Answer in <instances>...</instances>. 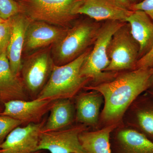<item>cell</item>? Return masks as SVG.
<instances>
[{
  "label": "cell",
  "instance_id": "1",
  "mask_svg": "<svg viewBox=\"0 0 153 153\" xmlns=\"http://www.w3.org/2000/svg\"><path fill=\"white\" fill-rule=\"evenodd\" d=\"M153 84V66L140 67L117 74L112 80L85 86L88 90L101 93L104 100L102 120L111 124L117 123L129 105Z\"/></svg>",
  "mask_w": 153,
  "mask_h": 153
},
{
  "label": "cell",
  "instance_id": "2",
  "mask_svg": "<svg viewBox=\"0 0 153 153\" xmlns=\"http://www.w3.org/2000/svg\"><path fill=\"white\" fill-rule=\"evenodd\" d=\"M91 48L70 63L54 65L48 81L36 98L55 101L74 97L91 79L80 74V69Z\"/></svg>",
  "mask_w": 153,
  "mask_h": 153
},
{
  "label": "cell",
  "instance_id": "3",
  "mask_svg": "<svg viewBox=\"0 0 153 153\" xmlns=\"http://www.w3.org/2000/svg\"><path fill=\"white\" fill-rule=\"evenodd\" d=\"M101 25L95 21L82 20L68 28L62 38L52 46L55 65H65L86 52L94 44Z\"/></svg>",
  "mask_w": 153,
  "mask_h": 153
},
{
  "label": "cell",
  "instance_id": "4",
  "mask_svg": "<svg viewBox=\"0 0 153 153\" xmlns=\"http://www.w3.org/2000/svg\"><path fill=\"white\" fill-rule=\"evenodd\" d=\"M84 0H19L21 13L31 21L68 28Z\"/></svg>",
  "mask_w": 153,
  "mask_h": 153
},
{
  "label": "cell",
  "instance_id": "5",
  "mask_svg": "<svg viewBox=\"0 0 153 153\" xmlns=\"http://www.w3.org/2000/svg\"><path fill=\"white\" fill-rule=\"evenodd\" d=\"M125 23L107 21L102 24L93 48L80 69L81 76L90 79L94 85L111 81L117 75V72L104 71L109 63L107 51L113 35Z\"/></svg>",
  "mask_w": 153,
  "mask_h": 153
},
{
  "label": "cell",
  "instance_id": "6",
  "mask_svg": "<svg viewBox=\"0 0 153 153\" xmlns=\"http://www.w3.org/2000/svg\"><path fill=\"white\" fill-rule=\"evenodd\" d=\"M139 51L129 25L126 22L115 32L110 41L107 51L109 63L104 71L118 72L136 69Z\"/></svg>",
  "mask_w": 153,
  "mask_h": 153
},
{
  "label": "cell",
  "instance_id": "7",
  "mask_svg": "<svg viewBox=\"0 0 153 153\" xmlns=\"http://www.w3.org/2000/svg\"><path fill=\"white\" fill-rule=\"evenodd\" d=\"M50 47L33 52L22 62L20 76L27 91L35 98L47 83L55 65Z\"/></svg>",
  "mask_w": 153,
  "mask_h": 153
},
{
  "label": "cell",
  "instance_id": "8",
  "mask_svg": "<svg viewBox=\"0 0 153 153\" xmlns=\"http://www.w3.org/2000/svg\"><path fill=\"white\" fill-rule=\"evenodd\" d=\"M87 126L79 123L59 130L41 132L38 150H47L50 153H86L79 136L82 131L87 130Z\"/></svg>",
  "mask_w": 153,
  "mask_h": 153
},
{
  "label": "cell",
  "instance_id": "9",
  "mask_svg": "<svg viewBox=\"0 0 153 153\" xmlns=\"http://www.w3.org/2000/svg\"><path fill=\"white\" fill-rule=\"evenodd\" d=\"M47 120L14 129L0 145V153H37L40 136Z\"/></svg>",
  "mask_w": 153,
  "mask_h": 153
},
{
  "label": "cell",
  "instance_id": "10",
  "mask_svg": "<svg viewBox=\"0 0 153 153\" xmlns=\"http://www.w3.org/2000/svg\"><path fill=\"white\" fill-rule=\"evenodd\" d=\"M68 28L31 21L26 30L23 52H34L52 46L62 38Z\"/></svg>",
  "mask_w": 153,
  "mask_h": 153
},
{
  "label": "cell",
  "instance_id": "11",
  "mask_svg": "<svg viewBox=\"0 0 153 153\" xmlns=\"http://www.w3.org/2000/svg\"><path fill=\"white\" fill-rule=\"evenodd\" d=\"M54 101L37 98L32 100H11L4 104L0 115L13 118L26 125L39 123L44 115L49 111Z\"/></svg>",
  "mask_w": 153,
  "mask_h": 153
},
{
  "label": "cell",
  "instance_id": "12",
  "mask_svg": "<svg viewBox=\"0 0 153 153\" xmlns=\"http://www.w3.org/2000/svg\"><path fill=\"white\" fill-rule=\"evenodd\" d=\"M11 36L7 55L11 70L15 75L20 76L25 34L31 20L21 13L11 17Z\"/></svg>",
  "mask_w": 153,
  "mask_h": 153
},
{
  "label": "cell",
  "instance_id": "13",
  "mask_svg": "<svg viewBox=\"0 0 153 153\" xmlns=\"http://www.w3.org/2000/svg\"><path fill=\"white\" fill-rule=\"evenodd\" d=\"M132 10L112 0H84L77 14L86 15L96 22L115 21L126 22Z\"/></svg>",
  "mask_w": 153,
  "mask_h": 153
},
{
  "label": "cell",
  "instance_id": "14",
  "mask_svg": "<svg viewBox=\"0 0 153 153\" xmlns=\"http://www.w3.org/2000/svg\"><path fill=\"white\" fill-rule=\"evenodd\" d=\"M28 95L21 76L11 70L7 51L0 55V105L16 100H28Z\"/></svg>",
  "mask_w": 153,
  "mask_h": 153
},
{
  "label": "cell",
  "instance_id": "15",
  "mask_svg": "<svg viewBox=\"0 0 153 153\" xmlns=\"http://www.w3.org/2000/svg\"><path fill=\"white\" fill-rule=\"evenodd\" d=\"M126 22L139 46V60L147 57L153 50V22L143 11L133 10Z\"/></svg>",
  "mask_w": 153,
  "mask_h": 153
},
{
  "label": "cell",
  "instance_id": "16",
  "mask_svg": "<svg viewBox=\"0 0 153 153\" xmlns=\"http://www.w3.org/2000/svg\"><path fill=\"white\" fill-rule=\"evenodd\" d=\"M110 143L112 153H153V141L133 129L120 130Z\"/></svg>",
  "mask_w": 153,
  "mask_h": 153
},
{
  "label": "cell",
  "instance_id": "17",
  "mask_svg": "<svg viewBox=\"0 0 153 153\" xmlns=\"http://www.w3.org/2000/svg\"><path fill=\"white\" fill-rule=\"evenodd\" d=\"M101 94L95 90L76 96L75 120L85 125L95 126L98 122L100 111L103 102Z\"/></svg>",
  "mask_w": 153,
  "mask_h": 153
},
{
  "label": "cell",
  "instance_id": "18",
  "mask_svg": "<svg viewBox=\"0 0 153 153\" xmlns=\"http://www.w3.org/2000/svg\"><path fill=\"white\" fill-rule=\"evenodd\" d=\"M49 111L50 114L41 132L55 131L66 128L75 120V107L69 99L55 100Z\"/></svg>",
  "mask_w": 153,
  "mask_h": 153
},
{
  "label": "cell",
  "instance_id": "19",
  "mask_svg": "<svg viewBox=\"0 0 153 153\" xmlns=\"http://www.w3.org/2000/svg\"><path fill=\"white\" fill-rule=\"evenodd\" d=\"M117 123L110 125L96 131L85 130L79 134V139L86 153H112L110 137Z\"/></svg>",
  "mask_w": 153,
  "mask_h": 153
},
{
  "label": "cell",
  "instance_id": "20",
  "mask_svg": "<svg viewBox=\"0 0 153 153\" xmlns=\"http://www.w3.org/2000/svg\"><path fill=\"white\" fill-rule=\"evenodd\" d=\"M147 92L140 98L137 105L136 120L139 131L153 141V91Z\"/></svg>",
  "mask_w": 153,
  "mask_h": 153
},
{
  "label": "cell",
  "instance_id": "21",
  "mask_svg": "<svg viewBox=\"0 0 153 153\" xmlns=\"http://www.w3.org/2000/svg\"><path fill=\"white\" fill-rule=\"evenodd\" d=\"M23 124L22 122L8 116L0 115V145L14 129Z\"/></svg>",
  "mask_w": 153,
  "mask_h": 153
},
{
  "label": "cell",
  "instance_id": "22",
  "mask_svg": "<svg viewBox=\"0 0 153 153\" xmlns=\"http://www.w3.org/2000/svg\"><path fill=\"white\" fill-rule=\"evenodd\" d=\"M21 13L19 2L14 0H0V17L7 20Z\"/></svg>",
  "mask_w": 153,
  "mask_h": 153
},
{
  "label": "cell",
  "instance_id": "23",
  "mask_svg": "<svg viewBox=\"0 0 153 153\" xmlns=\"http://www.w3.org/2000/svg\"><path fill=\"white\" fill-rule=\"evenodd\" d=\"M11 18L0 24V55L7 51L10 38Z\"/></svg>",
  "mask_w": 153,
  "mask_h": 153
},
{
  "label": "cell",
  "instance_id": "24",
  "mask_svg": "<svg viewBox=\"0 0 153 153\" xmlns=\"http://www.w3.org/2000/svg\"><path fill=\"white\" fill-rule=\"evenodd\" d=\"M132 10L143 11L153 22V0H143L132 6Z\"/></svg>",
  "mask_w": 153,
  "mask_h": 153
},
{
  "label": "cell",
  "instance_id": "25",
  "mask_svg": "<svg viewBox=\"0 0 153 153\" xmlns=\"http://www.w3.org/2000/svg\"><path fill=\"white\" fill-rule=\"evenodd\" d=\"M153 66V50L150 54L143 59L140 60L137 63V68L151 67Z\"/></svg>",
  "mask_w": 153,
  "mask_h": 153
},
{
  "label": "cell",
  "instance_id": "26",
  "mask_svg": "<svg viewBox=\"0 0 153 153\" xmlns=\"http://www.w3.org/2000/svg\"><path fill=\"white\" fill-rule=\"evenodd\" d=\"M112 1L128 10H132V4L130 0H112Z\"/></svg>",
  "mask_w": 153,
  "mask_h": 153
},
{
  "label": "cell",
  "instance_id": "27",
  "mask_svg": "<svg viewBox=\"0 0 153 153\" xmlns=\"http://www.w3.org/2000/svg\"><path fill=\"white\" fill-rule=\"evenodd\" d=\"M130 1L131 2V3L133 5L134 4L140 2L142 1L143 0H130Z\"/></svg>",
  "mask_w": 153,
  "mask_h": 153
},
{
  "label": "cell",
  "instance_id": "28",
  "mask_svg": "<svg viewBox=\"0 0 153 153\" xmlns=\"http://www.w3.org/2000/svg\"><path fill=\"white\" fill-rule=\"evenodd\" d=\"M5 21V20H4V19H2V18L0 17V24H1V23H3V22H4Z\"/></svg>",
  "mask_w": 153,
  "mask_h": 153
},
{
  "label": "cell",
  "instance_id": "29",
  "mask_svg": "<svg viewBox=\"0 0 153 153\" xmlns=\"http://www.w3.org/2000/svg\"><path fill=\"white\" fill-rule=\"evenodd\" d=\"M3 109H4V107L2 108L1 105H0V113L3 111Z\"/></svg>",
  "mask_w": 153,
  "mask_h": 153
},
{
  "label": "cell",
  "instance_id": "30",
  "mask_svg": "<svg viewBox=\"0 0 153 153\" xmlns=\"http://www.w3.org/2000/svg\"><path fill=\"white\" fill-rule=\"evenodd\" d=\"M152 88H153L152 90H149V91H153V84L152 86V87H151V88L150 89H152ZM150 89H149V90H150Z\"/></svg>",
  "mask_w": 153,
  "mask_h": 153
},
{
  "label": "cell",
  "instance_id": "31",
  "mask_svg": "<svg viewBox=\"0 0 153 153\" xmlns=\"http://www.w3.org/2000/svg\"><path fill=\"white\" fill-rule=\"evenodd\" d=\"M42 152V151H40V152H38L37 153H42V152Z\"/></svg>",
  "mask_w": 153,
  "mask_h": 153
}]
</instances>
